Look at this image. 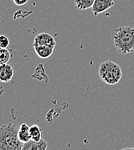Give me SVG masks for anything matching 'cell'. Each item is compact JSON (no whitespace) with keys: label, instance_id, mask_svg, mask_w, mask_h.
Here are the masks:
<instances>
[{"label":"cell","instance_id":"cell-1","mask_svg":"<svg viewBox=\"0 0 134 150\" xmlns=\"http://www.w3.org/2000/svg\"><path fill=\"white\" fill-rule=\"evenodd\" d=\"M113 41L116 49L122 54L134 52V27L122 26L115 29L113 34Z\"/></svg>","mask_w":134,"mask_h":150},{"label":"cell","instance_id":"cell-2","mask_svg":"<svg viewBox=\"0 0 134 150\" xmlns=\"http://www.w3.org/2000/svg\"><path fill=\"white\" fill-rule=\"evenodd\" d=\"M19 127L14 123L4 124L0 129V150H22L23 143L18 136Z\"/></svg>","mask_w":134,"mask_h":150},{"label":"cell","instance_id":"cell-3","mask_svg":"<svg viewBox=\"0 0 134 150\" xmlns=\"http://www.w3.org/2000/svg\"><path fill=\"white\" fill-rule=\"evenodd\" d=\"M99 75L102 80L107 85L114 86L119 83L122 78V69L113 60H106L100 65Z\"/></svg>","mask_w":134,"mask_h":150},{"label":"cell","instance_id":"cell-4","mask_svg":"<svg viewBox=\"0 0 134 150\" xmlns=\"http://www.w3.org/2000/svg\"><path fill=\"white\" fill-rule=\"evenodd\" d=\"M34 46H46L50 47L52 48H54L56 46V41L55 38L48 34V33H40L38 34L34 40Z\"/></svg>","mask_w":134,"mask_h":150},{"label":"cell","instance_id":"cell-5","mask_svg":"<svg viewBox=\"0 0 134 150\" xmlns=\"http://www.w3.org/2000/svg\"><path fill=\"white\" fill-rule=\"evenodd\" d=\"M114 5V0H95V3L92 6L93 14L96 16L101 13L107 11Z\"/></svg>","mask_w":134,"mask_h":150},{"label":"cell","instance_id":"cell-6","mask_svg":"<svg viewBox=\"0 0 134 150\" xmlns=\"http://www.w3.org/2000/svg\"><path fill=\"white\" fill-rule=\"evenodd\" d=\"M15 74L14 68L12 67L11 65L9 63L6 64H1L0 67V80L2 82L7 83L11 81Z\"/></svg>","mask_w":134,"mask_h":150},{"label":"cell","instance_id":"cell-7","mask_svg":"<svg viewBox=\"0 0 134 150\" xmlns=\"http://www.w3.org/2000/svg\"><path fill=\"white\" fill-rule=\"evenodd\" d=\"M47 145L46 141L44 139H41L40 142L30 140L29 142L23 143L22 150H46Z\"/></svg>","mask_w":134,"mask_h":150},{"label":"cell","instance_id":"cell-8","mask_svg":"<svg viewBox=\"0 0 134 150\" xmlns=\"http://www.w3.org/2000/svg\"><path fill=\"white\" fill-rule=\"evenodd\" d=\"M18 136L22 143H26L31 140L30 135V126L27 123H22L19 127Z\"/></svg>","mask_w":134,"mask_h":150},{"label":"cell","instance_id":"cell-9","mask_svg":"<svg viewBox=\"0 0 134 150\" xmlns=\"http://www.w3.org/2000/svg\"><path fill=\"white\" fill-rule=\"evenodd\" d=\"M34 51L36 53V54L41 58V59H46L48 57H50L53 53V49L50 47H46V46H34Z\"/></svg>","mask_w":134,"mask_h":150},{"label":"cell","instance_id":"cell-10","mask_svg":"<svg viewBox=\"0 0 134 150\" xmlns=\"http://www.w3.org/2000/svg\"><path fill=\"white\" fill-rule=\"evenodd\" d=\"M30 135H31V140H34L35 142H40L42 139V129L38 125L34 124L30 126Z\"/></svg>","mask_w":134,"mask_h":150},{"label":"cell","instance_id":"cell-11","mask_svg":"<svg viewBox=\"0 0 134 150\" xmlns=\"http://www.w3.org/2000/svg\"><path fill=\"white\" fill-rule=\"evenodd\" d=\"M76 7L80 11H85L92 8L95 0H74Z\"/></svg>","mask_w":134,"mask_h":150},{"label":"cell","instance_id":"cell-12","mask_svg":"<svg viewBox=\"0 0 134 150\" xmlns=\"http://www.w3.org/2000/svg\"><path fill=\"white\" fill-rule=\"evenodd\" d=\"M11 58V54L8 48H1L0 49V64L8 63Z\"/></svg>","mask_w":134,"mask_h":150},{"label":"cell","instance_id":"cell-13","mask_svg":"<svg viewBox=\"0 0 134 150\" xmlns=\"http://www.w3.org/2000/svg\"><path fill=\"white\" fill-rule=\"evenodd\" d=\"M10 45V39L7 35H2L0 36V47L1 48H8Z\"/></svg>","mask_w":134,"mask_h":150},{"label":"cell","instance_id":"cell-14","mask_svg":"<svg viewBox=\"0 0 134 150\" xmlns=\"http://www.w3.org/2000/svg\"><path fill=\"white\" fill-rule=\"evenodd\" d=\"M13 3L15 4V5L17 6H22V5H24L25 4H27L29 2V0H12Z\"/></svg>","mask_w":134,"mask_h":150},{"label":"cell","instance_id":"cell-15","mask_svg":"<svg viewBox=\"0 0 134 150\" xmlns=\"http://www.w3.org/2000/svg\"><path fill=\"white\" fill-rule=\"evenodd\" d=\"M121 150H134V148H126V149H123Z\"/></svg>","mask_w":134,"mask_h":150},{"label":"cell","instance_id":"cell-16","mask_svg":"<svg viewBox=\"0 0 134 150\" xmlns=\"http://www.w3.org/2000/svg\"><path fill=\"white\" fill-rule=\"evenodd\" d=\"M133 148H134V146H133Z\"/></svg>","mask_w":134,"mask_h":150}]
</instances>
